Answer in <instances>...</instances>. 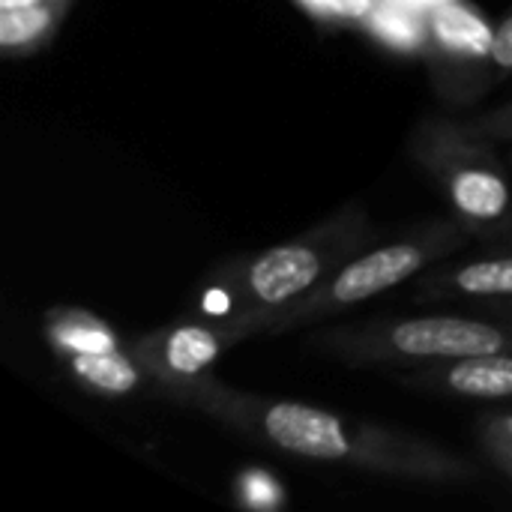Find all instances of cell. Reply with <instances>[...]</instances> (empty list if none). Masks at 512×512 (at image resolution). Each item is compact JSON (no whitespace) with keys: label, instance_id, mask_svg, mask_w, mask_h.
I'll list each match as a JSON object with an SVG mask.
<instances>
[{"label":"cell","instance_id":"6da1fadb","mask_svg":"<svg viewBox=\"0 0 512 512\" xmlns=\"http://www.w3.org/2000/svg\"><path fill=\"white\" fill-rule=\"evenodd\" d=\"M393 345L411 357H480L504 348V333L465 318H417L393 330Z\"/></svg>","mask_w":512,"mask_h":512},{"label":"cell","instance_id":"7a4b0ae2","mask_svg":"<svg viewBox=\"0 0 512 512\" xmlns=\"http://www.w3.org/2000/svg\"><path fill=\"white\" fill-rule=\"evenodd\" d=\"M264 429L279 447L309 459H345L351 453V441L345 438L342 423L333 414L309 405H273L264 414Z\"/></svg>","mask_w":512,"mask_h":512},{"label":"cell","instance_id":"3957f363","mask_svg":"<svg viewBox=\"0 0 512 512\" xmlns=\"http://www.w3.org/2000/svg\"><path fill=\"white\" fill-rule=\"evenodd\" d=\"M420 264H423V255L414 246L378 249L342 270V276L333 282V297L339 303L369 300V297L405 282L408 276H414L420 270Z\"/></svg>","mask_w":512,"mask_h":512},{"label":"cell","instance_id":"277c9868","mask_svg":"<svg viewBox=\"0 0 512 512\" xmlns=\"http://www.w3.org/2000/svg\"><path fill=\"white\" fill-rule=\"evenodd\" d=\"M321 273V261L306 246H279L267 252L249 273L255 297L264 303H285L288 297L306 291Z\"/></svg>","mask_w":512,"mask_h":512},{"label":"cell","instance_id":"5b68a950","mask_svg":"<svg viewBox=\"0 0 512 512\" xmlns=\"http://www.w3.org/2000/svg\"><path fill=\"white\" fill-rule=\"evenodd\" d=\"M450 384L465 396H512V360L498 354L462 357V363L450 372Z\"/></svg>","mask_w":512,"mask_h":512},{"label":"cell","instance_id":"8992f818","mask_svg":"<svg viewBox=\"0 0 512 512\" xmlns=\"http://www.w3.org/2000/svg\"><path fill=\"white\" fill-rule=\"evenodd\" d=\"M453 198H456L459 210H465L468 216L495 219L504 213L510 192H507L504 180L489 171H462L453 180Z\"/></svg>","mask_w":512,"mask_h":512},{"label":"cell","instance_id":"52a82bcc","mask_svg":"<svg viewBox=\"0 0 512 512\" xmlns=\"http://www.w3.org/2000/svg\"><path fill=\"white\" fill-rule=\"evenodd\" d=\"M435 30L450 48L465 51V54H486V51H492V42H495V33L462 6L438 9Z\"/></svg>","mask_w":512,"mask_h":512},{"label":"cell","instance_id":"ba28073f","mask_svg":"<svg viewBox=\"0 0 512 512\" xmlns=\"http://www.w3.org/2000/svg\"><path fill=\"white\" fill-rule=\"evenodd\" d=\"M72 366L84 381L105 393H129L138 384V372L132 369V363L114 351H78Z\"/></svg>","mask_w":512,"mask_h":512},{"label":"cell","instance_id":"9c48e42d","mask_svg":"<svg viewBox=\"0 0 512 512\" xmlns=\"http://www.w3.org/2000/svg\"><path fill=\"white\" fill-rule=\"evenodd\" d=\"M219 354V339L204 327H180L165 348V360L180 375H195Z\"/></svg>","mask_w":512,"mask_h":512},{"label":"cell","instance_id":"30bf717a","mask_svg":"<svg viewBox=\"0 0 512 512\" xmlns=\"http://www.w3.org/2000/svg\"><path fill=\"white\" fill-rule=\"evenodd\" d=\"M51 24V15L45 6H0V42L6 48L24 45L36 39Z\"/></svg>","mask_w":512,"mask_h":512},{"label":"cell","instance_id":"8fae6325","mask_svg":"<svg viewBox=\"0 0 512 512\" xmlns=\"http://www.w3.org/2000/svg\"><path fill=\"white\" fill-rule=\"evenodd\" d=\"M456 285L468 294H512V258L471 264L456 276Z\"/></svg>","mask_w":512,"mask_h":512},{"label":"cell","instance_id":"7c38bea8","mask_svg":"<svg viewBox=\"0 0 512 512\" xmlns=\"http://www.w3.org/2000/svg\"><path fill=\"white\" fill-rule=\"evenodd\" d=\"M378 24H381V30H384L387 36H393V39H414V33H417L411 15H408V12H399V9H384L381 18H378Z\"/></svg>","mask_w":512,"mask_h":512},{"label":"cell","instance_id":"4fadbf2b","mask_svg":"<svg viewBox=\"0 0 512 512\" xmlns=\"http://www.w3.org/2000/svg\"><path fill=\"white\" fill-rule=\"evenodd\" d=\"M492 57H495L504 69H512V18H507V21L495 30Z\"/></svg>","mask_w":512,"mask_h":512},{"label":"cell","instance_id":"5bb4252c","mask_svg":"<svg viewBox=\"0 0 512 512\" xmlns=\"http://www.w3.org/2000/svg\"><path fill=\"white\" fill-rule=\"evenodd\" d=\"M318 9H330V12H342L345 9V0H306Z\"/></svg>","mask_w":512,"mask_h":512},{"label":"cell","instance_id":"9a60e30c","mask_svg":"<svg viewBox=\"0 0 512 512\" xmlns=\"http://www.w3.org/2000/svg\"><path fill=\"white\" fill-rule=\"evenodd\" d=\"M39 0H0V6H36Z\"/></svg>","mask_w":512,"mask_h":512},{"label":"cell","instance_id":"2e32d148","mask_svg":"<svg viewBox=\"0 0 512 512\" xmlns=\"http://www.w3.org/2000/svg\"><path fill=\"white\" fill-rule=\"evenodd\" d=\"M423 3H432V0H423Z\"/></svg>","mask_w":512,"mask_h":512},{"label":"cell","instance_id":"e0dca14e","mask_svg":"<svg viewBox=\"0 0 512 512\" xmlns=\"http://www.w3.org/2000/svg\"><path fill=\"white\" fill-rule=\"evenodd\" d=\"M354 3H363V0H354Z\"/></svg>","mask_w":512,"mask_h":512},{"label":"cell","instance_id":"ac0fdd59","mask_svg":"<svg viewBox=\"0 0 512 512\" xmlns=\"http://www.w3.org/2000/svg\"><path fill=\"white\" fill-rule=\"evenodd\" d=\"M510 429H512V420H510Z\"/></svg>","mask_w":512,"mask_h":512}]
</instances>
